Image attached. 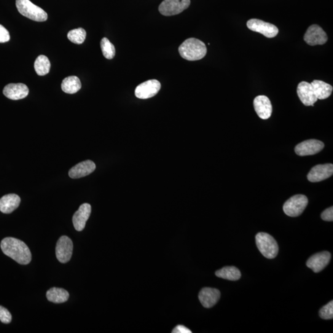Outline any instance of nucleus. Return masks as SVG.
<instances>
[{"label": "nucleus", "mask_w": 333, "mask_h": 333, "mask_svg": "<svg viewBox=\"0 0 333 333\" xmlns=\"http://www.w3.org/2000/svg\"><path fill=\"white\" fill-rule=\"evenodd\" d=\"M10 36L9 32L2 25H0V43H5L9 41Z\"/></svg>", "instance_id": "7c9ffc66"}, {"label": "nucleus", "mask_w": 333, "mask_h": 333, "mask_svg": "<svg viewBox=\"0 0 333 333\" xmlns=\"http://www.w3.org/2000/svg\"><path fill=\"white\" fill-rule=\"evenodd\" d=\"M16 5L20 14L32 21L44 22L48 20L47 13L30 0H16Z\"/></svg>", "instance_id": "7ed1b4c3"}, {"label": "nucleus", "mask_w": 333, "mask_h": 333, "mask_svg": "<svg viewBox=\"0 0 333 333\" xmlns=\"http://www.w3.org/2000/svg\"><path fill=\"white\" fill-rule=\"evenodd\" d=\"M256 241L258 249L265 257L272 259L277 256L278 245L272 236L260 232L256 235Z\"/></svg>", "instance_id": "20e7f679"}, {"label": "nucleus", "mask_w": 333, "mask_h": 333, "mask_svg": "<svg viewBox=\"0 0 333 333\" xmlns=\"http://www.w3.org/2000/svg\"><path fill=\"white\" fill-rule=\"evenodd\" d=\"M303 39L308 45H321L326 44L327 37L326 32L321 27L314 24L308 28L307 32H305Z\"/></svg>", "instance_id": "9d476101"}, {"label": "nucleus", "mask_w": 333, "mask_h": 333, "mask_svg": "<svg viewBox=\"0 0 333 333\" xmlns=\"http://www.w3.org/2000/svg\"><path fill=\"white\" fill-rule=\"evenodd\" d=\"M220 297V292L218 289L211 288H205L201 289L199 294V299L201 304L206 308H211L216 304Z\"/></svg>", "instance_id": "6ab92c4d"}, {"label": "nucleus", "mask_w": 333, "mask_h": 333, "mask_svg": "<svg viewBox=\"0 0 333 333\" xmlns=\"http://www.w3.org/2000/svg\"><path fill=\"white\" fill-rule=\"evenodd\" d=\"M29 92L28 87L23 83H10L4 89V95L12 100L25 98Z\"/></svg>", "instance_id": "dca6fc26"}, {"label": "nucleus", "mask_w": 333, "mask_h": 333, "mask_svg": "<svg viewBox=\"0 0 333 333\" xmlns=\"http://www.w3.org/2000/svg\"><path fill=\"white\" fill-rule=\"evenodd\" d=\"M333 174L332 163H326L313 166L307 175V179L311 182H319L329 178Z\"/></svg>", "instance_id": "f8f14e48"}, {"label": "nucleus", "mask_w": 333, "mask_h": 333, "mask_svg": "<svg viewBox=\"0 0 333 333\" xmlns=\"http://www.w3.org/2000/svg\"><path fill=\"white\" fill-rule=\"evenodd\" d=\"M160 88V83L158 80H147L136 88L135 96L137 98L142 99L151 98L157 95Z\"/></svg>", "instance_id": "1a4fd4ad"}, {"label": "nucleus", "mask_w": 333, "mask_h": 333, "mask_svg": "<svg viewBox=\"0 0 333 333\" xmlns=\"http://www.w3.org/2000/svg\"><path fill=\"white\" fill-rule=\"evenodd\" d=\"M179 52L185 60L194 61L205 57L207 47L205 43L195 38L185 40L179 48Z\"/></svg>", "instance_id": "f03ea898"}, {"label": "nucleus", "mask_w": 333, "mask_h": 333, "mask_svg": "<svg viewBox=\"0 0 333 333\" xmlns=\"http://www.w3.org/2000/svg\"><path fill=\"white\" fill-rule=\"evenodd\" d=\"M101 48L104 57L107 60H112L115 55V49L113 44L107 38H103L101 41Z\"/></svg>", "instance_id": "bb28decb"}, {"label": "nucleus", "mask_w": 333, "mask_h": 333, "mask_svg": "<svg viewBox=\"0 0 333 333\" xmlns=\"http://www.w3.org/2000/svg\"><path fill=\"white\" fill-rule=\"evenodd\" d=\"M192 332L189 329L184 325L177 326L173 329V333H191Z\"/></svg>", "instance_id": "2f4dec72"}, {"label": "nucleus", "mask_w": 333, "mask_h": 333, "mask_svg": "<svg viewBox=\"0 0 333 333\" xmlns=\"http://www.w3.org/2000/svg\"><path fill=\"white\" fill-rule=\"evenodd\" d=\"M297 93L300 100L306 106H313L317 101L314 93L311 83L307 82H301L298 85Z\"/></svg>", "instance_id": "ddd939ff"}, {"label": "nucleus", "mask_w": 333, "mask_h": 333, "mask_svg": "<svg viewBox=\"0 0 333 333\" xmlns=\"http://www.w3.org/2000/svg\"><path fill=\"white\" fill-rule=\"evenodd\" d=\"M321 219L324 221L332 222L333 220V208H327L325 211L322 212Z\"/></svg>", "instance_id": "c756f323"}, {"label": "nucleus", "mask_w": 333, "mask_h": 333, "mask_svg": "<svg viewBox=\"0 0 333 333\" xmlns=\"http://www.w3.org/2000/svg\"><path fill=\"white\" fill-rule=\"evenodd\" d=\"M331 260V254L323 251L314 254L307 260V266L315 273H318L326 267Z\"/></svg>", "instance_id": "4468645a"}, {"label": "nucleus", "mask_w": 333, "mask_h": 333, "mask_svg": "<svg viewBox=\"0 0 333 333\" xmlns=\"http://www.w3.org/2000/svg\"><path fill=\"white\" fill-rule=\"evenodd\" d=\"M3 252L21 265H28L31 262L32 254L29 247L23 241L12 237L2 241Z\"/></svg>", "instance_id": "f257e3e1"}, {"label": "nucleus", "mask_w": 333, "mask_h": 333, "mask_svg": "<svg viewBox=\"0 0 333 333\" xmlns=\"http://www.w3.org/2000/svg\"><path fill=\"white\" fill-rule=\"evenodd\" d=\"M308 205V199L304 195H297L289 198L283 206V211L287 216L292 217L299 216Z\"/></svg>", "instance_id": "39448f33"}, {"label": "nucleus", "mask_w": 333, "mask_h": 333, "mask_svg": "<svg viewBox=\"0 0 333 333\" xmlns=\"http://www.w3.org/2000/svg\"><path fill=\"white\" fill-rule=\"evenodd\" d=\"M91 212V207L89 204L84 203L80 206L79 210L74 214L72 222L75 229L81 232L85 227L86 223L89 219Z\"/></svg>", "instance_id": "f3484780"}, {"label": "nucleus", "mask_w": 333, "mask_h": 333, "mask_svg": "<svg viewBox=\"0 0 333 333\" xmlns=\"http://www.w3.org/2000/svg\"><path fill=\"white\" fill-rule=\"evenodd\" d=\"M319 316L322 319H331L333 318V302L330 301L327 304L323 306L319 310Z\"/></svg>", "instance_id": "cd10ccee"}, {"label": "nucleus", "mask_w": 333, "mask_h": 333, "mask_svg": "<svg viewBox=\"0 0 333 333\" xmlns=\"http://www.w3.org/2000/svg\"><path fill=\"white\" fill-rule=\"evenodd\" d=\"M217 277L230 281L240 280L241 273L240 270L235 267H225L216 272Z\"/></svg>", "instance_id": "b1692460"}, {"label": "nucleus", "mask_w": 333, "mask_h": 333, "mask_svg": "<svg viewBox=\"0 0 333 333\" xmlns=\"http://www.w3.org/2000/svg\"><path fill=\"white\" fill-rule=\"evenodd\" d=\"M247 27L252 31L264 35L267 38H273L277 36L278 29L273 24L265 23L257 19H252L247 22Z\"/></svg>", "instance_id": "0eeeda50"}, {"label": "nucleus", "mask_w": 333, "mask_h": 333, "mask_svg": "<svg viewBox=\"0 0 333 333\" xmlns=\"http://www.w3.org/2000/svg\"><path fill=\"white\" fill-rule=\"evenodd\" d=\"M51 64L49 60L44 55H40L35 61L34 68L40 76H44L49 73Z\"/></svg>", "instance_id": "393cba45"}, {"label": "nucleus", "mask_w": 333, "mask_h": 333, "mask_svg": "<svg viewBox=\"0 0 333 333\" xmlns=\"http://www.w3.org/2000/svg\"><path fill=\"white\" fill-rule=\"evenodd\" d=\"M47 297L50 302L61 303L65 302L69 299V294L66 290L63 288H52L47 291Z\"/></svg>", "instance_id": "5701e85b"}, {"label": "nucleus", "mask_w": 333, "mask_h": 333, "mask_svg": "<svg viewBox=\"0 0 333 333\" xmlns=\"http://www.w3.org/2000/svg\"><path fill=\"white\" fill-rule=\"evenodd\" d=\"M87 36V32L85 29L79 28L70 31L68 37L70 41L76 44H82L84 42Z\"/></svg>", "instance_id": "a878e982"}, {"label": "nucleus", "mask_w": 333, "mask_h": 333, "mask_svg": "<svg viewBox=\"0 0 333 333\" xmlns=\"http://www.w3.org/2000/svg\"><path fill=\"white\" fill-rule=\"evenodd\" d=\"M12 320V315L6 308L0 305V321L2 323L8 324Z\"/></svg>", "instance_id": "c85d7f7f"}, {"label": "nucleus", "mask_w": 333, "mask_h": 333, "mask_svg": "<svg viewBox=\"0 0 333 333\" xmlns=\"http://www.w3.org/2000/svg\"><path fill=\"white\" fill-rule=\"evenodd\" d=\"M95 169L96 165L93 161H83L71 169L69 172V176L71 179H80L93 173Z\"/></svg>", "instance_id": "a211bd4d"}, {"label": "nucleus", "mask_w": 333, "mask_h": 333, "mask_svg": "<svg viewBox=\"0 0 333 333\" xmlns=\"http://www.w3.org/2000/svg\"><path fill=\"white\" fill-rule=\"evenodd\" d=\"M323 142L317 139H308L298 144L295 147V152L300 156H305L317 154L324 148Z\"/></svg>", "instance_id": "9b49d317"}, {"label": "nucleus", "mask_w": 333, "mask_h": 333, "mask_svg": "<svg viewBox=\"0 0 333 333\" xmlns=\"http://www.w3.org/2000/svg\"><path fill=\"white\" fill-rule=\"evenodd\" d=\"M73 251V243L67 236H63L59 239L56 247V255L58 260L63 264H66L71 259Z\"/></svg>", "instance_id": "6e6552de"}, {"label": "nucleus", "mask_w": 333, "mask_h": 333, "mask_svg": "<svg viewBox=\"0 0 333 333\" xmlns=\"http://www.w3.org/2000/svg\"><path fill=\"white\" fill-rule=\"evenodd\" d=\"M254 107L255 111L260 119H268L272 115V103L267 96L264 95L257 96L254 100Z\"/></svg>", "instance_id": "2eb2a0df"}, {"label": "nucleus", "mask_w": 333, "mask_h": 333, "mask_svg": "<svg viewBox=\"0 0 333 333\" xmlns=\"http://www.w3.org/2000/svg\"><path fill=\"white\" fill-rule=\"evenodd\" d=\"M82 87V83L79 78L76 76H70L65 78L61 84L62 90L66 93L74 94L79 91Z\"/></svg>", "instance_id": "4be33fe9"}, {"label": "nucleus", "mask_w": 333, "mask_h": 333, "mask_svg": "<svg viewBox=\"0 0 333 333\" xmlns=\"http://www.w3.org/2000/svg\"><path fill=\"white\" fill-rule=\"evenodd\" d=\"M21 198L16 194H9L0 199V211L4 214H11L20 206Z\"/></svg>", "instance_id": "aec40b11"}, {"label": "nucleus", "mask_w": 333, "mask_h": 333, "mask_svg": "<svg viewBox=\"0 0 333 333\" xmlns=\"http://www.w3.org/2000/svg\"><path fill=\"white\" fill-rule=\"evenodd\" d=\"M311 85L318 99H325L331 96L333 88L328 83L315 80L311 83Z\"/></svg>", "instance_id": "412c9836"}, {"label": "nucleus", "mask_w": 333, "mask_h": 333, "mask_svg": "<svg viewBox=\"0 0 333 333\" xmlns=\"http://www.w3.org/2000/svg\"><path fill=\"white\" fill-rule=\"evenodd\" d=\"M190 4V0H164L160 5L159 12L163 16H175L188 9Z\"/></svg>", "instance_id": "423d86ee"}]
</instances>
